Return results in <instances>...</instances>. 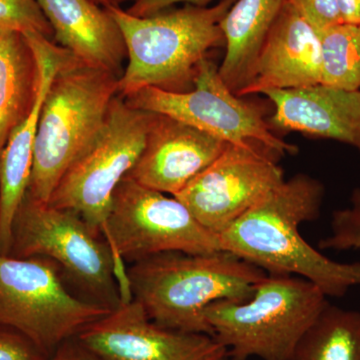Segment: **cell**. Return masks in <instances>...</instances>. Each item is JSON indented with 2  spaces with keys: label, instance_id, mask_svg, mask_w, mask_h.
I'll return each mask as SVG.
<instances>
[{
  "label": "cell",
  "instance_id": "obj_1",
  "mask_svg": "<svg viewBox=\"0 0 360 360\" xmlns=\"http://www.w3.org/2000/svg\"><path fill=\"white\" fill-rule=\"evenodd\" d=\"M324 194L322 182L309 174L284 179L219 234L221 250L267 274L302 277L326 297H343L360 285V262H335L300 236V225L321 215Z\"/></svg>",
  "mask_w": 360,
  "mask_h": 360
},
{
  "label": "cell",
  "instance_id": "obj_2",
  "mask_svg": "<svg viewBox=\"0 0 360 360\" xmlns=\"http://www.w3.org/2000/svg\"><path fill=\"white\" fill-rule=\"evenodd\" d=\"M267 276L227 251L160 253L127 269L130 297L162 328L213 338L205 310L221 300L245 302Z\"/></svg>",
  "mask_w": 360,
  "mask_h": 360
},
{
  "label": "cell",
  "instance_id": "obj_3",
  "mask_svg": "<svg viewBox=\"0 0 360 360\" xmlns=\"http://www.w3.org/2000/svg\"><path fill=\"white\" fill-rule=\"evenodd\" d=\"M236 0L214 6L186 4L153 15L134 16L120 6L105 7L122 30L127 66L118 79V96L146 87L188 91L198 65L210 49L224 45L220 21Z\"/></svg>",
  "mask_w": 360,
  "mask_h": 360
},
{
  "label": "cell",
  "instance_id": "obj_4",
  "mask_svg": "<svg viewBox=\"0 0 360 360\" xmlns=\"http://www.w3.org/2000/svg\"><path fill=\"white\" fill-rule=\"evenodd\" d=\"M118 79L72 56L52 80L40 112L26 193L49 202L59 180L103 127Z\"/></svg>",
  "mask_w": 360,
  "mask_h": 360
},
{
  "label": "cell",
  "instance_id": "obj_5",
  "mask_svg": "<svg viewBox=\"0 0 360 360\" xmlns=\"http://www.w3.org/2000/svg\"><path fill=\"white\" fill-rule=\"evenodd\" d=\"M302 277L267 274L245 302L221 300L205 310L213 338L229 359L290 360L305 331L328 304Z\"/></svg>",
  "mask_w": 360,
  "mask_h": 360
},
{
  "label": "cell",
  "instance_id": "obj_6",
  "mask_svg": "<svg viewBox=\"0 0 360 360\" xmlns=\"http://www.w3.org/2000/svg\"><path fill=\"white\" fill-rule=\"evenodd\" d=\"M8 255L49 258L89 300L111 310L130 300L127 276L103 236L94 233L77 212L27 193L14 215Z\"/></svg>",
  "mask_w": 360,
  "mask_h": 360
},
{
  "label": "cell",
  "instance_id": "obj_7",
  "mask_svg": "<svg viewBox=\"0 0 360 360\" xmlns=\"http://www.w3.org/2000/svg\"><path fill=\"white\" fill-rule=\"evenodd\" d=\"M111 311L70 292L49 258L0 255V326L18 331L47 357Z\"/></svg>",
  "mask_w": 360,
  "mask_h": 360
},
{
  "label": "cell",
  "instance_id": "obj_8",
  "mask_svg": "<svg viewBox=\"0 0 360 360\" xmlns=\"http://www.w3.org/2000/svg\"><path fill=\"white\" fill-rule=\"evenodd\" d=\"M155 117L116 96L103 127L59 180L49 205L77 212L103 236L113 193L141 156Z\"/></svg>",
  "mask_w": 360,
  "mask_h": 360
},
{
  "label": "cell",
  "instance_id": "obj_9",
  "mask_svg": "<svg viewBox=\"0 0 360 360\" xmlns=\"http://www.w3.org/2000/svg\"><path fill=\"white\" fill-rule=\"evenodd\" d=\"M103 236L125 276V262L172 251L205 255L222 250L219 236L203 227L184 203L127 175L113 193Z\"/></svg>",
  "mask_w": 360,
  "mask_h": 360
},
{
  "label": "cell",
  "instance_id": "obj_10",
  "mask_svg": "<svg viewBox=\"0 0 360 360\" xmlns=\"http://www.w3.org/2000/svg\"><path fill=\"white\" fill-rule=\"evenodd\" d=\"M123 98L131 108L170 116L229 143L262 144L279 155L297 153L296 146L271 131L259 108L224 84L219 66L208 58L198 65L188 91L146 87Z\"/></svg>",
  "mask_w": 360,
  "mask_h": 360
},
{
  "label": "cell",
  "instance_id": "obj_11",
  "mask_svg": "<svg viewBox=\"0 0 360 360\" xmlns=\"http://www.w3.org/2000/svg\"><path fill=\"white\" fill-rule=\"evenodd\" d=\"M274 155L262 144L227 143L221 155L174 198L219 236L283 181V167Z\"/></svg>",
  "mask_w": 360,
  "mask_h": 360
},
{
  "label": "cell",
  "instance_id": "obj_12",
  "mask_svg": "<svg viewBox=\"0 0 360 360\" xmlns=\"http://www.w3.org/2000/svg\"><path fill=\"white\" fill-rule=\"evenodd\" d=\"M75 340L103 360H219L227 349L212 336L172 330L134 300L89 324Z\"/></svg>",
  "mask_w": 360,
  "mask_h": 360
},
{
  "label": "cell",
  "instance_id": "obj_13",
  "mask_svg": "<svg viewBox=\"0 0 360 360\" xmlns=\"http://www.w3.org/2000/svg\"><path fill=\"white\" fill-rule=\"evenodd\" d=\"M227 143L170 116L156 113L143 150L127 176L174 196L212 165Z\"/></svg>",
  "mask_w": 360,
  "mask_h": 360
},
{
  "label": "cell",
  "instance_id": "obj_14",
  "mask_svg": "<svg viewBox=\"0 0 360 360\" xmlns=\"http://www.w3.org/2000/svg\"><path fill=\"white\" fill-rule=\"evenodd\" d=\"M25 35L37 56L39 84L30 115L11 135L0 156V255H9L14 215L30 184L35 139L45 97L58 71L73 56L44 35L34 32H26Z\"/></svg>",
  "mask_w": 360,
  "mask_h": 360
},
{
  "label": "cell",
  "instance_id": "obj_15",
  "mask_svg": "<svg viewBox=\"0 0 360 360\" xmlns=\"http://www.w3.org/2000/svg\"><path fill=\"white\" fill-rule=\"evenodd\" d=\"M321 84L319 33L285 0L265 39L252 78L238 96Z\"/></svg>",
  "mask_w": 360,
  "mask_h": 360
},
{
  "label": "cell",
  "instance_id": "obj_16",
  "mask_svg": "<svg viewBox=\"0 0 360 360\" xmlns=\"http://www.w3.org/2000/svg\"><path fill=\"white\" fill-rule=\"evenodd\" d=\"M264 94L274 105L270 127L341 142L360 153V90L317 84Z\"/></svg>",
  "mask_w": 360,
  "mask_h": 360
},
{
  "label": "cell",
  "instance_id": "obj_17",
  "mask_svg": "<svg viewBox=\"0 0 360 360\" xmlns=\"http://www.w3.org/2000/svg\"><path fill=\"white\" fill-rule=\"evenodd\" d=\"M53 30V41L94 68L122 77L127 60L120 26L94 0H37Z\"/></svg>",
  "mask_w": 360,
  "mask_h": 360
},
{
  "label": "cell",
  "instance_id": "obj_18",
  "mask_svg": "<svg viewBox=\"0 0 360 360\" xmlns=\"http://www.w3.org/2000/svg\"><path fill=\"white\" fill-rule=\"evenodd\" d=\"M285 0H236L220 21L225 56L220 77L238 96L248 86L267 35Z\"/></svg>",
  "mask_w": 360,
  "mask_h": 360
},
{
  "label": "cell",
  "instance_id": "obj_19",
  "mask_svg": "<svg viewBox=\"0 0 360 360\" xmlns=\"http://www.w3.org/2000/svg\"><path fill=\"white\" fill-rule=\"evenodd\" d=\"M37 56L25 33L0 28V156L39 90Z\"/></svg>",
  "mask_w": 360,
  "mask_h": 360
},
{
  "label": "cell",
  "instance_id": "obj_20",
  "mask_svg": "<svg viewBox=\"0 0 360 360\" xmlns=\"http://www.w3.org/2000/svg\"><path fill=\"white\" fill-rule=\"evenodd\" d=\"M290 360H360V311L328 303Z\"/></svg>",
  "mask_w": 360,
  "mask_h": 360
},
{
  "label": "cell",
  "instance_id": "obj_21",
  "mask_svg": "<svg viewBox=\"0 0 360 360\" xmlns=\"http://www.w3.org/2000/svg\"><path fill=\"white\" fill-rule=\"evenodd\" d=\"M321 84L360 90V25L338 23L319 32Z\"/></svg>",
  "mask_w": 360,
  "mask_h": 360
},
{
  "label": "cell",
  "instance_id": "obj_22",
  "mask_svg": "<svg viewBox=\"0 0 360 360\" xmlns=\"http://www.w3.org/2000/svg\"><path fill=\"white\" fill-rule=\"evenodd\" d=\"M330 224V234L319 240V248L360 250V188L354 189L347 207L333 212Z\"/></svg>",
  "mask_w": 360,
  "mask_h": 360
},
{
  "label": "cell",
  "instance_id": "obj_23",
  "mask_svg": "<svg viewBox=\"0 0 360 360\" xmlns=\"http://www.w3.org/2000/svg\"><path fill=\"white\" fill-rule=\"evenodd\" d=\"M0 28L39 33L53 40V30L37 0H0Z\"/></svg>",
  "mask_w": 360,
  "mask_h": 360
},
{
  "label": "cell",
  "instance_id": "obj_24",
  "mask_svg": "<svg viewBox=\"0 0 360 360\" xmlns=\"http://www.w3.org/2000/svg\"><path fill=\"white\" fill-rule=\"evenodd\" d=\"M317 32L340 23L335 0H286Z\"/></svg>",
  "mask_w": 360,
  "mask_h": 360
},
{
  "label": "cell",
  "instance_id": "obj_25",
  "mask_svg": "<svg viewBox=\"0 0 360 360\" xmlns=\"http://www.w3.org/2000/svg\"><path fill=\"white\" fill-rule=\"evenodd\" d=\"M34 343L14 329L0 326V360H47Z\"/></svg>",
  "mask_w": 360,
  "mask_h": 360
},
{
  "label": "cell",
  "instance_id": "obj_26",
  "mask_svg": "<svg viewBox=\"0 0 360 360\" xmlns=\"http://www.w3.org/2000/svg\"><path fill=\"white\" fill-rule=\"evenodd\" d=\"M212 1L213 0H135L127 11L132 15L144 18L165 11L174 4H186L205 7Z\"/></svg>",
  "mask_w": 360,
  "mask_h": 360
},
{
  "label": "cell",
  "instance_id": "obj_27",
  "mask_svg": "<svg viewBox=\"0 0 360 360\" xmlns=\"http://www.w3.org/2000/svg\"><path fill=\"white\" fill-rule=\"evenodd\" d=\"M47 360H103L80 345L77 340L65 341Z\"/></svg>",
  "mask_w": 360,
  "mask_h": 360
},
{
  "label": "cell",
  "instance_id": "obj_28",
  "mask_svg": "<svg viewBox=\"0 0 360 360\" xmlns=\"http://www.w3.org/2000/svg\"><path fill=\"white\" fill-rule=\"evenodd\" d=\"M335 1L341 22L360 25V0H335Z\"/></svg>",
  "mask_w": 360,
  "mask_h": 360
},
{
  "label": "cell",
  "instance_id": "obj_29",
  "mask_svg": "<svg viewBox=\"0 0 360 360\" xmlns=\"http://www.w3.org/2000/svg\"><path fill=\"white\" fill-rule=\"evenodd\" d=\"M97 4L103 7L108 6H120L122 7V4H127V2H134L135 0H94Z\"/></svg>",
  "mask_w": 360,
  "mask_h": 360
},
{
  "label": "cell",
  "instance_id": "obj_30",
  "mask_svg": "<svg viewBox=\"0 0 360 360\" xmlns=\"http://www.w3.org/2000/svg\"><path fill=\"white\" fill-rule=\"evenodd\" d=\"M227 359H229V357H227ZM227 359H219V360H227Z\"/></svg>",
  "mask_w": 360,
  "mask_h": 360
},
{
  "label": "cell",
  "instance_id": "obj_31",
  "mask_svg": "<svg viewBox=\"0 0 360 360\" xmlns=\"http://www.w3.org/2000/svg\"><path fill=\"white\" fill-rule=\"evenodd\" d=\"M229 360H233V359H229Z\"/></svg>",
  "mask_w": 360,
  "mask_h": 360
},
{
  "label": "cell",
  "instance_id": "obj_32",
  "mask_svg": "<svg viewBox=\"0 0 360 360\" xmlns=\"http://www.w3.org/2000/svg\"><path fill=\"white\" fill-rule=\"evenodd\" d=\"M227 360H229V359H227Z\"/></svg>",
  "mask_w": 360,
  "mask_h": 360
}]
</instances>
